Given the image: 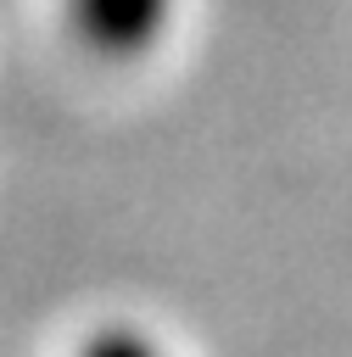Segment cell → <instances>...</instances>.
<instances>
[{"label":"cell","mask_w":352,"mask_h":357,"mask_svg":"<svg viewBox=\"0 0 352 357\" xmlns=\"http://www.w3.org/2000/svg\"><path fill=\"white\" fill-rule=\"evenodd\" d=\"M168 0H73V28L106 56H134L156 39Z\"/></svg>","instance_id":"6da1fadb"},{"label":"cell","mask_w":352,"mask_h":357,"mask_svg":"<svg viewBox=\"0 0 352 357\" xmlns=\"http://www.w3.org/2000/svg\"><path fill=\"white\" fill-rule=\"evenodd\" d=\"M84 357H156V351H151V340H140V335H95V340L84 346Z\"/></svg>","instance_id":"7a4b0ae2"}]
</instances>
